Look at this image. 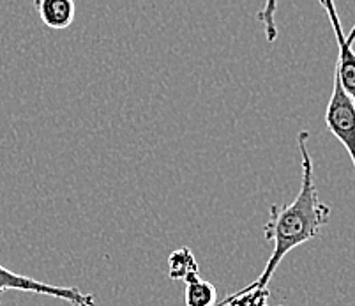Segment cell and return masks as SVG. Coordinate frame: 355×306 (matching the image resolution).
I'll return each mask as SVG.
<instances>
[{
    "label": "cell",
    "instance_id": "cell-1",
    "mask_svg": "<svg viewBox=\"0 0 355 306\" xmlns=\"http://www.w3.org/2000/svg\"><path fill=\"white\" fill-rule=\"evenodd\" d=\"M309 133L306 130L297 135V146L301 153L302 179L301 189L288 205H270L269 221L263 227V237L272 243V253L261 275L250 283L253 289H269V282L279 264L297 246L315 239L331 220V207L322 202L315 185L311 154L308 151Z\"/></svg>",
    "mask_w": 355,
    "mask_h": 306
},
{
    "label": "cell",
    "instance_id": "cell-7",
    "mask_svg": "<svg viewBox=\"0 0 355 306\" xmlns=\"http://www.w3.org/2000/svg\"><path fill=\"white\" fill-rule=\"evenodd\" d=\"M198 262L195 259V253L188 246L177 248L168 257V276L175 282H186L191 276L200 275Z\"/></svg>",
    "mask_w": 355,
    "mask_h": 306
},
{
    "label": "cell",
    "instance_id": "cell-3",
    "mask_svg": "<svg viewBox=\"0 0 355 306\" xmlns=\"http://www.w3.org/2000/svg\"><path fill=\"white\" fill-rule=\"evenodd\" d=\"M325 124L329 131L341 142L347 149L355 169V106L352 99L345 94L340 80L334 75V87L325 110Z\"/></svg>",
    "mask_w": 355,
    "mask_h": 306
},
{
    "label": "cell",
    "instance_id": "cell-4",
    "mask_svg": "<svg viewBox=\"0 0 355 306\" xmlns=\"http://www.w3.org/2000/svg\"><path fill=\"white\" fill-rule=\"evenodd\" d=\"M322 8L325 9L329 16V22L334 31L336 41H338V62H336V76L340 80L341 87H343L345 94L352 99L355 106V50H354V41H355V25L352 27V32L348 35L343 34L341 28V22L336 12L334 2L324 0Z\"/></svg>",
    "mask_w": 355,
    "mask_h": 306
},
{
    "label": "cell",
    "instance_id": "cell-10",
    "mask_svg": "<svg viewBox=\"0 0 355 306\" xmlns=\"http://www.w3.org/2000/svg\"><path fill=\"white\" fill-rule=\"evenodd\" d=\"M218 306H225V303H223V301H221V303H218Z\"/></svg>",
    "mask_w": 355,
    "mask_h": 306
},
{
    "label": "cell",
    "instance_id": "cell-8",
    "mask_svg": "<svg viewBox=\"0 0 355 306\" xmlns=\"http://www.w3.org/2000/svg\"><path fill=\"white\" fill-rule=\"evenodd\" d=\"M269 289H253L251 285L244 287L235 294L223 299L225 306H269Z\"/></svg>",
    "mask_w": 355,
    "mask_h": 306
},
{
    "label": "cell",
    "instance_id": "cell-5",
    "mask_svg": "<svg viewBox=\"0 0 355 306\" xmlns=\"http://www.w3.org/2000/svg\"><path fill=\"white\" fill-rule=\"evenodd\" d=\"M34 8L41 22L53 31L71 27L76 16V4L73 0H35Z\"/></svg>",
    "mask_w": 355,
    "mask_h": 306
},
{
    "label": "cell",
    "instance_id": "cell-2",
    "mask_svg": "<svg viewBox=\"0 0 355 306\" xmlns=\"http://www.w3.org/2000/svg\"><path fill=\"white\" fill-rule=\"evenodd\" d=\"M8 291L31 292V294L46 296V298L60 299L73 306H96V298L89 292H82L76 287H59L51 283L40 282L31 276L18 275L0 264V296Z\"/></svg>",
    "mask_w": 355,
    "mask_h": 306
},
{
    "label": "cell",
    "instance_id": "cell-9",
    "mask_svg": "<svg viewBox=\"0 0 355 306\" xmlns=\"http://www.w3.org/2000/svg\"><path fill=\"white\" fill-rule=\"evenodd\" d=\"M274 8H276V4H274V2H269V4L266 6V9H261L260 15H258L260 22H263V24H266L267 37H269V41H274V37H276V34H277L276 24H274V16H272Z\"/></svg>",
    "mask_w": 355,
    "mask_h": 306
},
{
    "label": "cell",
    "instance_id": "cell-6",
    "mask_svg": "<svg viewBox=\"0 0 355 306\" xmlns=\"http://www.w3.org/2000/svg\"><path fill=\"white\" fill-rule=\"evenodd\" d=\"M184 283H186L184 289L186 306H218V291L211 282L195 275Z\"/></svg>",
    "mask_w": 355,
    "mask_h": 306
}]
</instances>
